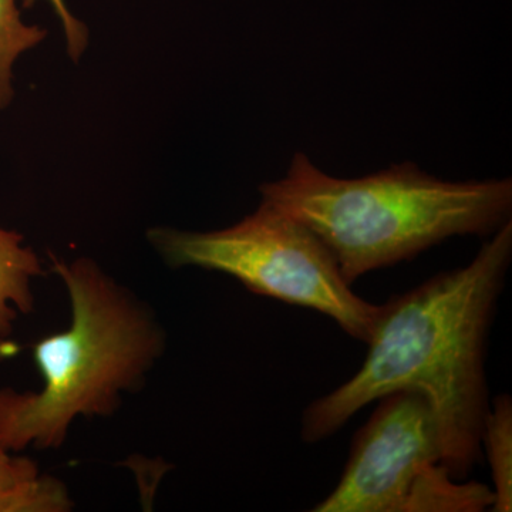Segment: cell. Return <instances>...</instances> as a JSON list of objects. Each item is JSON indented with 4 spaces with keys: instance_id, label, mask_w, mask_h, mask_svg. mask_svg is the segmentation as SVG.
Listing matches in <instances>:
<instances>
[{
    "instance_id": "1",
    "label": "cell",
    "mask_w": 512,
    "mask_h": 512,
    "mask_svg": "<svg viewBox=\"0 0 512 512\" xmlns=\"http://www.w3.org/2000/svg\"><path fill=\"white\" fill-rule=\"evenodd\" d=\"M511 261L512 221L481 245L470 264L380 305L363 365L303 410V443L328 440L386 394L414 390L436 419L441 466L454 480H466L483 460L481 431L491 402L488 340Z\"/></svg>"
},
{
    "instance_id": "2",
    "label": "cell",
    "mask_w": 512,
    "mask_h": 512,
    "mask_svg": "<svg viewBox=\"0 0 512 512\" xmlns=\"http://www.w3.org/2000/svg\"><path fill=\"white\" fill-rule=\"evenodd\" d=\"M259 191L311 229L349 285L448 238L491 237L512 217L511 178L450 183L413 163L343 180L296 153L285 177Z\"/></svg>"
},
{
    "instance_id": "3",
    "label": "cell",
    "mask_w": 512,
    "mask_h": 512,
    "mask_svg": "<svg viewBox=\"0 0 512 512\" xmlns=\"http://www.w3.org/2000/svg\"><path fill=\"white\" fill-rule=\"evenodd\" d=\"M52 269L72 316L69 328L33 346L42 387L0 389V444L13 453L57 450L77 419L113 416L164 355L156 313L96 262L52 256Z\"/></svg>"
},
{
    "instance_id": "4",
    "label": "cell",
    "mask_w": 512,
    "mask_h": 512,
    "mask_svg": "<svg viewBox=\"0 0 512 512\" xmlns=\"http://www.w3.org/2000/svg\"><path fill=\"white\" fill-rule=\"evenodd\" d=\"M148 239L171 268L221 272L255 295L328 316L363 343L375 329L380 305L356 295L326 245L268 201L228 228L160 227Z\"/></svg>"
},
{
    "instance_id": "5",
    "label": "cell",
    "mask_w": 512,
    "mask_h": 512,
    "mask_svg": "<svg viewBox=\"0 0 512 512\" xmlns=\"http://www.w3.org/2000/svg\"><path fill=\"white\" fill-rule=\"evenodd\" d=\"M377 402L353 437L338 485L313 512H404L417 481L441 464L439 429L423 394L399 390Z\"/></svg>"
},
{
    "instance_id": "6",
    "label": "cell",
    "mask_w": 512,
    "mask_h": 512,
    "mask_svg": "<svg viewBox=\"0 0 512 512\" xmlns=\"http://www.w3.org/2000/svg\"><path fill=\"white\" fill-rule=\"evenodd\" d=\"M73 501L62 481L40 473L32 458L0 444V512H69Z\"/></svg>"
},
{
    "instance_id": "7",
    "label": "cell",
    "mask_w": 512,
    "mask_h": 512,
    "mask_svg": "<svg viewBox=\"0 0 512 512\" xmlns=\"http://www.w3.org/2000/svg\"><path fill=\"white\" fill-rule=\"evenodd\" d=\"M43 274L42 262L16 231L0 227V336L10 338L18 315L35 306L33 281Z\"/></svg>"
},
{
    "instance_id": "8",
    "label": "cell",
    "mask_w": 512,
    "mask_h": 512,
    "mask_svg": "<svg viewBox=\"0 0 512 512\" xmlns=\"http://www.w3.org/2000/svg\"><path fill=\"white\" fill-rule=\"evenodd\" d=\"M493 504V488L477 481L461 483L436 464L417 481L404 512H483Z\"/></svg>"
},
{
    "instance_id": "9",
    "label": "cell",
    "mask_w": 512,
    "mask_h": 512,
    "mask_svg": "<svg viewBox=\"0 0 512 512\" xmlns=\"http://www.w3.org/2000/svg\"><path fill=\"white\" fill-rule=\"evenodd\" d=\"M481 451L493 480L494 504L490 511H512V399L501 393L490 402L481 431Z\"/></svg>"
},
{
    "instance_id": "10",
    "label": "cell",
    "mask_w": 512,
    "mask_h": 512,
    "mask_svg": "<svg viewBox=\"0 0 512 512\" xmlns=\"http://www.w3.org/2000/svg\"><path fill=\"white\" fill-rule=\"evenodd\" d=\"M46 30L23 22L18 0H0V110L15 96L13 69L23 53L42 43Z\"/></svg>"
},
{
    "instance_id": "11",
    "label": "cell",
    "mask_w": 512,
    "mask_h": 512,
    "mask_svg": "<svg viewBox=\"0 0 512 512\" xmlns=\"http://www.w3.org/2000/svg\"><path fill=\"white\" fill-rule=\"evenodd\" d=\"M37 2H40V0H22V5L25 8H30ZM46 2L52 5L57 18L62 22L67 40V50H69V55L74 62H77L86 50L87 42H89V32H87L86 26L79 19L74 18L64 0H46Z\"/></svg>"
},
{
    "instance_id": "12",
    "label": "cell",
    "mask_w": 512,
    "mask_h": 512,
    "mask_svg": "<svg viewBox=\"0 0 512 512\" xmlns=\"http://www.w3.org/2000/svg\"><path fill=\"white\" fill-rule=\"evenodd\" d=\"M19 352V343H16L15 340L10 338H2V336H0V362L13 359V357L19 355Z\"/></svg>"
}]
</instances>
